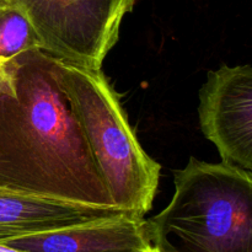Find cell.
I'll list each match as a JSON object with an SVG mask.
<instances>
[{"mask_svg": "<svg viewBox=\"0 0 252 252\" xmlns=\"http://www.w3.org/2000/svg\"><path fill=\"white\" fill-rule=\"evenodd\" d=\"M0 252H22V251L17 250V249H14V248H10V246L5 245V244L0 243Z\"/></svg>", "mask_w": 252, "mask_h": 252, "instance_id": "cell-10", "label": "cell"}, {"mask_svg": "<svg viewBox=\"0 0 252 252\" xmlns=\"http://www.w3.org/2000/svg\"><path fill=\"white\" fill-rule=\"evenodd\" d=\"M145 252H158L157 250H154V249H149V250H148V251H145Z\"/></svg>", "mask_w": 252, "mask_h": 252, "instance_id": "cell-11", "label": "cell"}, {"mask_svg": "<svg viewBox=\"0 0 252 252\" xmlns=\"http://www.w3.org/2000/svg\"><path fill=\"white\" fill-rule=\"evenodd\" d=\"M171 202L147 219L158 252H252V171L189 158Z\"/></svg>", "mask_w": 252, "mask_h": 252, "instance_id": "cell-2", "label": "cell"}, {"mask_svg": "<svg viewBox=\"0 0 252 252\" xmlns=\"http://www.w3.org/2000/svg\"><path fill=\"white\" fill-rule=\"evenodd\" d=\"M10 86L9 75H7L6 70H5L4 63H0V93L6 90Z\"/></svg>", "mask_w": 252, "mask_h": 252, "instance_id": "cell-9", "label": "cell"}, {"mask_svg": "<svg viewBox=\"0 0 252 252\" xmlns=\"http://www.w3.org/2000/svg\"><path fill=\"white\" fill-rule=\"evenodd\" d=\"M126 216L139 217L115 206H94L64 201L0 186V243Z\"/></svg>", "mask_w": 252, "mask_h": 252, "instance_id": "cell-6", "label": "cell"}, {"mask_svg": "<svg viewBox=\"0 0 252 252\" xmlns=\"http://www.w3.org/2000/svg\"><path fill=\"white\" fill-rule=\"evenodd\" d=\"M26 14L42 51L83 68L98 69L115 46L135 0H11Z\"/></svg>", "mask_w": 252, "mask_h": 252, "instance_id": "cell-4", "label": "cell"}, {"mask_svg": "<svg viewBox=\"0 0 252 252\" xmlns=\"http://www.w3.org/2000/svg\"><path fill=\"white\" fill-rule=\"evenodd\" d=\"M4 66L10 86L0 93V186L115 206L57 81L53 56L31 49Z\"/></svg>", "mask_w": 252, "mask_h": 252, "instance_id": "cell-1", "label": "cell"}, {"mask_svg": "<svg viewBox=\"0 0 252 252\" xmlns=\"http://www.w3.org/2000/svg\"><path fill=\"white\" fill-rule=\"evenodd\" d=\"M199 123L221 161L252 171V65H223L199 91Z\"/></svg>", "mask_w": 252, "mask_h": 252, "instance_id": "cell-5", "label": "cell"}, {"mask_svg": "<svg viewBox=\"0 0 252 252\" xmlns=\"http://www.w3.org/2000/svg\"><path fill=\"white\" fill-rule=\"evenodd\" d=\"M53 69L113 204L144 218L153 207L160 165L142 149L118 96L100 69L54 57Z\"/></svg>", "mask_w": 252, "mask_h": 252, "instance_id": "cell-3", "label": "cell"}, {"mask_svg": "<svg viewBox=\"0 0 252 252\" xmlns=\"http://www.w3.org/2000/svg\"><path fill=\"white\" fill-rule=\"evenodd\" d=\"M1 244L22 252H145L153 248L147 219L134 216L78 224Z\"/></svg>", "mask_w": 252, "mask_h": 252, "instance_id": "cell-7", "label": "cell"}, {"mask_svg": "<svg viewBox=\"0 0 252 252\" xmlns=\"http://www.w3.org/2000/svg\"><path fill=\"white\" fill-rule=\"evenodd\" d=\"M31 49H42V42L29 17L14 1L0 0V63Z\"/></svg>", "mask_w": 252, "mask_h": 252, "instance_id": "cell-8", "label": "cell"}]
</instances>
